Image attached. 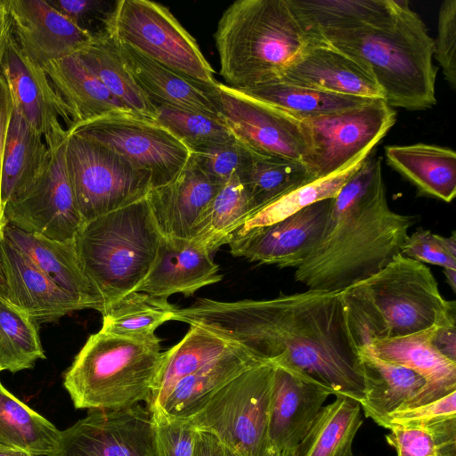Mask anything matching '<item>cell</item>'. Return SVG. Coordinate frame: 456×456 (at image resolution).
I'll return each instance as SVG.
<instances>
[{
    "mask_svg": "<svg viewBox=\"0 0 456 456\" xmlns=\"http://www.w3.org/2000/svg\"><path fill=\"white\" fill-rule=\"evenodd\" d=\"M173 320L200 327L256 359L357 402L366 383L341 292L307 289L271 299L199 298Z\"/></svg>",
    "mask_w": 456,
    "mask_h": 456,
    "instance_id": "6da1fadb",
    "label": "cell"
},
{
    "mask_svg": "<svg viewBox=\"0 0 456 456\" xmlns=\"http://www.w3.org/2000/svg\"><path fill=\"white\" fill-rule=\"evenodd\" d=\"M414 223L389 208L381 158L368 156L332 199L324 235L294 278L308 289L341 292L401 254Z\"/></svg>",
    "mask_w": 456,
    "mask_h": 456,
    "instance_id": "7a4b0ae2",
    "label": "cell"
},
{
    "mask_svg": "<svg viewBox=\"0 0 456 456\" xmlns=\"http://www.w3.org/2000/svg\"><path fill=\"white\" fill-rule=\"evenodd\" d=\"M315 41L364 64L393 109L423 110L436 104L435 41L408 1H400L396 12L380 23L322 32Z\"/></svg>",
    "mask_w": 456,
    "mask_h": 456,
    "instance_id": "3957f363",
    "label": "cell"
},
{
    "mask_svg": "<svg viewBox=\"0 0 456 456\" xmlns=\"http://www.w3.org/2000/svg\"><path fill=\"white\" fill-rule=\"evenodd\" d=\"M341 293L358 347L456 324L455 302L444 298L431 270L402 254Z\"/></svg>",
    "mask_w": 456,
    "mask_h": 456,
    "instance_id": "277c9868",
    "label": "cell"
},
{
    "mask_svg": "<svg viewBox=\"0 0 456 456\" xmlns=\"http://www.w3.org/2000/svg\"><path fill=\"white\" fill-rule=\"evenodd\" d=\"M214 37L220 75L236 90L277 81L314 42L288 0L235 1L223 12Z\"/></svg>",
    "mask_w": 456,
    "mask_h": 456,
    "instance_id": "5b68a950",
    "label": "cell"
},
{
    "mask_svg": "<svg viewBox=\"0 0 456 456\" xmlns=\"http://www.w3.org/2000/svg\"><path fill=\"white\" fill-rule=\"evenodd\" d=\"M161 236L146 197L81 224L74 239L77 261L102 314L142 283Z\"/></svg>",
    "mask_w": 456,
    "mask_h": 456,
    "instance_id": "8992f818",
    "label": "cell"
},
{
    "mask_svg": "<svg viewBox=\"0 0 456 456\" xmlns=\"http://www.w3.org/2000/svg\"><path fill=\"white\" fill-rule=\"evenodd\" d=\"M160 339L92 334L64 375L76 409L115 411L147 402L163 360Z\"/></svg>",
    "mask_w": 456,
    "mask_h": 456,
    "instance_id": "52a82bcc",
    "label": "cell"
},
{
    "mask_svg": "<svg viewBox=\"0 0 456 456\" xmlns=\"http://www.w3.org/2000/svg\"><path fill=\"white\" fill-rule=\"evenodd\" d=\"M105 32L190 79L208 86L218 83L196 40L162 4L149 0L116 1Z\"/></svg>",
    "mask_w": 456,
    "mask_h": 456,
    "instance_id": "ba28073f",
    "label": "cell"
},
{
    "mask_svg": "<svg viewBox=\"0 0 456 456\" xmlns=\"http://www.w3.org/2000/svg\"><path fill=\"white\" fill-rule=\"evenodd\" d=\"M65 163L83 223L138 201L152 189L149 172L111 149L69 132Z\"/></svg>",
    "mask_w": 456,
    "mask_h": 456,
    "instance_id": "9c48e42d",
    "label": "cell"
},
{
    "mask_svg": "<svg viewBox=\"0 0 456 456\" xmlns=\"http://www.w3.org/2000/svg\"><path fill=\"white\" fill-rule=\"evenodd\" d=\"M274 366L252 367L223 387L191 419L240 456H265Z\"/></svg>",
    "mask_w": 456,
    "mask_h": 456,
    "instance_id": "30bf717a",
    "label": "cell"
},
{
    "mask_svg": "<svg viewBox=\"0 0 456 456\" xmlns=\"http://www.w3.org/2000/svg\"><path fill=\"white\" fill-rule=\"evenodd\" d=\"M395 120V109L379 98L302 121L308 145L302 162L312 181L339 173L368 157Z\"/></svg>",
    "mask_w": 456,
    "mask_h": 456,
    "instance_id": "8fae6325",
    "label": "cell"
},
{
    "mask_svg": "<svg viewBox=\"0 0 456 456\" xmlns=\"http://www.w3.org/2000/svg\"><path fill=\"white\" fill-rule=\"evenodd\" d=\"M68 132L104 145L149 172L152 189L171 182L191 156V150L164 126L134 113L102 117Z\"/></svg>",
    "mask_w": 456,
    "mask_h": 456,
    "instance_id": "7c38bea8",
    "label": "cell"
},
{
    "mask_svg": "<svg viewBox=\"0 0 456 456\" xmlns=\"http://www.w3.org/2000/svg\"><path fill=\"white\" fill-rule=\"evenodd\" d=\"M66 139L48 146V157L40 172L6 203V224L52 240L75 239L83 222L67 173Z\"/></svg>",
    "mask_w": 456,
    "mask_h": 456,
    "instance_id": "4fadbf2b",
    "label": "cell"
},
{
    "mask_svg": "<svg viewBox=\"0 0 456 456\" xmlns=\"http://www.w3.org/2000/svg\"><path fill=\"white\" fill-rule=\"evenodd\" d=\"M49 456H159L155 424L148 409L140 404L90 410L61 431Z\"/></svg>",
    "mask_w": 456,
    "mask_h": 456,
    "instance_id": "5bb4252c",
    "label": "cell"
},
{
    "mask_svg": "<svg viewBox=\"0 0 456 456\" xmlns=\"http://www.w3.org/2000/svg\"><path fill=\"white\" fill-rule=\"evenodd\" d=\"M216 93L235 139L260 155L303 160L308 145L301 120L219 82Z\"/></svg>",
    "mask_w": 456,
    "mask_h": 456,
    "instance_id": "9a60e30c",
    "label": "cell"
},
{
    "mask_svg": "<svg viewBox=\"0 0 456 456\" xmlns=\"http://www.w3.org/2000/svg\"><path fill=\"white\" fill-rule=\"evenodd\" d=\"M0 73L8 86L12 103L44 137L47 146L62 141L72 127L69 110L43 65L25 52L12 30L0 58Z\"/></svg>",
    "mask_w": 456,
    "mask_h": 456,
    "instance_id": "2e32d148",
    "label": "cell"
},
{
    "mask_svg": "<svg viewBox=\"0 0 456 456\" xmlns=\"http://www.w3.org/2000/svg\"><path fill=\"white\" fill-rule=\"evenodd\" d=\"M332 199L311 204L275 224L251 231L231 240L234 256L280 268H297L322 240Z\"/></svg>",
    "mask_w": 456,
    "mask_h": 456,
    "instance_id": "e0dca14e",
    "label": "cell"
},
{
    "mask_svg": "<svg viewBox=\"0 0 456 456\" xmlns=\"http://www.w3.org/2000/svg\"><path fill=\"white\" fill-rule=\"evenodd\" d=\"M5 4L12 35L41 65L77 53L94 38L48 0H5Z\"/></svg>",
    "mask_w": 456,
    "mask_h": 456,
    "instance_id": "ac0fdd59",
    "label": "cell"
},
{
    "mask_svg": "<svg viewBox=\"0 0 456 456\" xmlns=\"http://www.w3.org/2000/svg\"><path fill=\"white\" fill-rule=\"evenodd\" d=\"M338 94L383 99L369 69L324 42H312L278 79Z\"/></svg>",
    "mask_w": 456,
    "mask_h": 456,
    "instance_id": "d6986e66",
    "label": "cell"
},
{
    "mask_svg": "<svg viewBox=\"0 0 456 456\" xmlns=\"http://www.w3.org/2000/svg\"><path fill=\"white\" fill-rule=\"evenodd\" d=\"M211 254L197 240L161 236L152 267L135 291L167 298L175 293L192 296L223 279Z\"/></svg>",
    "mask_w": 456,
    "mask_h": 456,
    "instance_id": "ffe728a7",
    "label": "cell"
},
{
    "mask_svg": "<svg viewBox=\"0 0 456 456\" xmlns=\"http://www.w3.org/2000/svg\"><path fill=\"white\" fill-rule=\"evenodd\" d=\"M330 395L327 389L274 366L268 413V448L286 452L296 447Z\"/></svg>",
    "mask_w": 456,
    "mask_h": 456,
    "instance_id": "44dd1931",
    "label": "cell"
},
{
    "mask_svg": "<svg viewBox=\"0 0 456 456\" xmlns=\"http://www.w3.org/2000/svg\"><path fill=\"white\" fill-rule=\"evenodd\" d=\"M223 184L208 176L192 154L169 183L146 196L162 236L191 239L195 224Z\"/></svg>",
    "mask_w": 456,
    "mask_h": 456,
    "instance_id": "7402d4cb",
    "label": "cell"
},
{
    "mask_svg": "<svg viewBox=\"0 0 456 456\" xmlns=\"http://www.w3.org/2000/svg\"><path fill=\"white\" fill-rule=\"evenodd\" d=\"M0 262L7 283L9 304L37 323L53 322L81 304L40 271L24 254L0 237Z\"/></svg>",
    "mask_w": 456,
    "mask_h": 456,
    "instance_id": "603a6c76",
    "label": "cell"
},
{
    "mask_svg": "<svg viewBox=\"0 0 456 456\" xmlns=\"http://www.w3.org/2000/svg\"><path fill=\"white\" fill-rule=\"evenodd\" d=\"M436 328L377 340L370 345L379 358L409 368L425 379L426 386L403 409L428 403L456 391V362L435 347L433 336Z\"/></svg>",
    "mask_w": 456,
    "mask_h": 456,
    "instance_id": "cb8c5ba5",
    "label": "cell"
},
{
    "mask_svg": "<svg viewBox=\"0 0 456 456\" xmlns=\"http://www.w3.org/2000/svg\"><path fill=\"white\" fill-rule=\"evenodd\" d=\"M114 42L126 69L152 104L187 109L222 120L216 86L202 85L150 60L123 43Z\"/></svg>",
    "mask_w": 456,
    "mask_h": 456,
    "instance_id": "d4e9b609",
    "label": "cell"
},
{
    "mask_svg": "<svg viewBox=\"0 0 456 456\" xmlns=\"http://www.w3.org/2000/svg\"><path fill=\"white\" fill-rule=\"evenodd\" d=\"M3 238L83 306L102 312L100 297L79 267L75 240H56L6 224Z\"/></svg>",
    "mask_w": 456,
    "mask_h": 456,
    "instance_id": "484cf974",
    "label": "cell"
},
{
    "mask_svg": "<svg viewBox=\"0 0 456 456\" xmlns=\"http://www.w3.org/2000/svg\"><path fill=\"white\" fill-rule=\"evenodd\" d=\"M43 67L69 110L72 127L109 115L135 114L104 86L77 53L50 61Z\"/></svg>",
    "mask_w": 456,
    "mask_h": 456,
    "instance_id": "4316f807",
    "label": "cell"
},
{
    "mask_svg": "<svg viewBox=\"0 0 456 456\" xmlns=\"http://www.w3.org/2000/svg\"><path fill=\"white\" fill-rule=\"evenodd\" d=\"M263 362L235 346L192 374L179 380L151 410L172 419H190L227 383Z\"/></svg>",
    "mask_w": 456,
    "mask_h": 456,
    "instance_id": "83f0119b",
    "label": "cell"
},
{
    "mask_svg": "<svg viewBox=\"0 0 456 456\" xmlns=\"http://www.w3.org/2000/svg\"><path fill=\"white\" fill-rule=\"evenodd\" d=\"M387 163L422 195L451 202L456 195V153L448 147L417 142L385 147Z\"/></svg>",
    "mask_w": 456,
    "mask_h": 456,
    "instance_id": "f1b7e54d",
    "label": "cell"
},
{
    "mask_svg": "<svg viewBox=\"0 0 456 456\" xmlns=\"http://www.w3.org/2000/svg\"><path fill=\"white\" fill-rule=\"evenodd\" d=\"M366 393L359 403L365 417L378 425L390 413L402 410L426 386L425 379L403 365L377 356L370 346L359 347Z\"/></svg>",
    "mask_w": 456,
    "mask_h": 456,
    "instance_id": "f546056e",
    "label": "cell"
},
{
    "mask_svg": "<svg viewBox=\"0 0 456 456\" xmlns=\"http://www.w3.org/2000/svg\"><path fill=\"white\" fill-rule=\"evenodd\" d=\"M301 28L315 42L326 31H345L380 23L391 18L395 0H288Z\"/></svg>",
    "mask_w": 456,
    "mask_h": 456,
    "instance_id": "4dcf8cb0",
    "label": "cell"
},
{
    "mask_svg": "<svg viewBox=\"0 0 456 456\" xmlns=\"http://www.w3.org/2000/svg\"><path fill=\"white\" fill-rule=\"evenodd\" d=\"M48 153L49 148L44 137L34 130L12 103L2 164L1 197L4 208L37 176Z\"/></svg>",
    "mask_w": 456,
    "mask_h": 456,
    "instance_id": "1f68e13d",
    "label": "cell"
},
{
    "mask_svg": "<svg viewBox=\"0 0 456 456\" xmlns=\"http://www.w3.org/2000/svg\"><path fill=\"white\" fill-rule=\"evenodd\" d=\"M323 406L303 440L282 456H354L352 444L362 423L359 402L337 395Z\"/></svg>",
    "mask_w": 456,
    "mask_h": 456,
    "instance_id": "d6a6232c",
    "label": "cell"
},
{
    "mask_svg": "<svg viewBox=\"0 0 456 456\" xmlns=\"http://www.w3.org/2000/svg\"><path fill=\"white\" fill-rule=\"evenodd\" d=\"M235 346L197 326H191L182 340L164 352L163 360L147 400L154 408L182 379L218 359Z\"/></svg>",
    "mask_w": 456,
    "mask_h": 456,
    "instance_id": "836d02e7",
    "label": "cell"
},
{
    "mask_svg": "<svg viewBox=\"0 0 456 456\" xmlns=\"http://www.w3.org/2000/svg\"><path fill=\"white\" fill-rule=\"evenodd\" d=\"M85 65L133 112L156 121L155 108L126 69L114 40L100 34L77 53Z\"/></svg>",
    "mask_w": 456,
    "mask_h": 456,
    "instance_id": "e575fe53",
    "label": "cell"
},
{
    "mask_svg": "<svg viewBox=\"0 0 456 456\" xmlns=\"http://www.w3.org/2000/svg\"><path fill=\"white\" fill-rule=\"evenodd\" d=\"M238 91L273 105L301 121L346 110L370 100L325 92L281 80Z\"/></svg>",
    "mask_w": 456,
    "mask_h": 456,
    "instance_id": "d590c367",
    "label": "cell"
},
{
    "mask_svg": "<svg viewBox=\"0 0 456 456\" xmlns=\"http://www.w3.org/2000/svg\"><path fill=\"white\" fill-rule=\"evenodd\" d=\"M61 431L4 387L0 381V447L49 456Z\"/></svg>",
    "mask_w": 456,
    "mask_h": 456,
    "instance_id": "8d00e7d4",
    "label": "cell"
},
{
    "mask_svg": "<svg viewBox=\"0 0 456 456\" xmlns=\"http://www.w3.org/2000/svg\"><path fill=\"white\" fill-rule=\"evenodd\" d=\"M176 309L167 297L133 291L102 314L101 330L133 339L153 340L158 338L156 330L173 320Z\"/></svg>",
    "mask_w": 456,
    "mask_h": 456,
    "instance_id": "74e56055",
    "label": "cell"
},
{
    "mask_svg": "<svg viewBox=\"0 0 456 456\" xmlns=\"http://www.w3.org/2000/svg\"><path fill=\"white\" fill-rule=\"evenodd\" d=\"M250 211L247 192L240 177L233 175L205 208L190 240L204 244L213 253L228 243Z\"/></svg>",
    "mask_w": 456,
    "mask_h": 456,
    "instance_id": "f35d334b",
    "label": "cell"
},
{
    "mask_svg": "<svg viewBox=\"0 0 456 456\" xmlns=\"http://www.w3.org/2000/svg\"><path fill=\"white\" fill-rule=\"evenodd\" d=\"M366 158L339 173L298 187L253 210L232 234L228 243L251 231L281 221L314 202L335 198Z\"/></svg>",
    "mask_w": 456,
    "mask_h": 456,
    "instance_id": "ab89813d",
    "label": "cell"
},
{
    "mask_svg": "<svg viewBox=\"0 0 456 456\" xmlns=\"http://www.w3.org/2000/svg\"><path fill=\"white\" fill-rule=\"evenodd\" d=\"M251 211L312 183L302 161L258 154L240 177Z\"/></svg>",
    "mask_w": 456,
    "mask_h": 456,
    "instance_id": "60d3db41",
    "label": "cell"
},
{
    "mask_svg": "<svg viewBox=\"0 0 456 456\" xmlns=\"http://www.w3.org/2000/svg\"><path fill=\"white\" fill-rule=\"evenodd\" d=\"M37 322L9 303L0 302V368L12 373L30 369L45 352Z\"/></svg>",
    "mask_w": 456,
    "mask_h": 456,
    "instance_id": "b9f144b4",
    "label": "cell"
},
{
    "mask_svg": "<svg viewBox=\"0 0 456 456\" xmlns=\"http://www.w3.org/2000/svg\"><path fill=\"white\" fill-rule=\"evenodd\" d=\"M153 105L156 121L191 151L235 139L222 120L187 109L160 103Z\"/></svg>",
    "mask_w": 456,
    "mask_h": 456,
    "instance_id": "7bdbcfd3",
    "label": "cell"
},
{
    "mask_svg": "<svg viewBox=\"0 0 456 456\" xmlns=\"http://www.w3.org/2000/svg\"><path fill=\"white\" fill-rule=\"evenodd\" d=\"M191 154L202 170L220 184L233 175L240 177L258 155L237 139L198 148Z\"/></svg>",
    "mask_w": 456,
    "mask_h": 456,
    "instance_id": "ee69618b",
    "label": "cell"
},
{
    "mask_svg": "<svg viewBox=\"0 0 456 456\" xmlns=\"http://www.w3.org/2000/svg\"><path fill=\"white\" fill-rule=\"evenodd\" d=\"M401 254L421 263L456 269V237H444L429 230L418 229L409 234L402 248Z\"/></svg>",
    "mask_w": 456,
    "mask_h": 456,
    "instance_id": "f6af8a7d",
    "label": "cell"
},
{
    "mask_svg": "<svg viewBox=\"0 0 456 456\" xmlns=\"http://www.w3.org/2000/svg\"><path fill=\"white\" fill-rule=\"evenodd\" d=\"M456 391L428 403L395 411L386 417L381 427L392 426L428 428L449 418L456 417Z\"/></svg>",
    "mask_w": 456,
    "mask_h": 456,
    "instance_id": "bcb514c9",
    "label": "cell"
},
{
    "mask_svg": "<svg viewBox=\"0 0 456 456\" xmlns=\"http://www.w3.org/2000/svg\"><path fill=\"white\" fill-rule=\"evenodd\" d=\"M155 424L159 456H192L196 428L190 420L150 411Z\"/></svg>",
    "mask_w": 456,
    "mask_h": 456,
    "instance_id": "7dc6e473",
    "label": "cell"
},
{
    "mask_svg": "<svg viewBox=\"0 0 456 456\" xmlns=\"http://www.w3.org/2000/svg\"><path fill=\"white\" fill-rule=\"evenodd\" d=\"M434 57L449 86H456V0H444L439 8Z\"/></svg>",
    "mask_w": 456,
    "mask_h": 456,
    "instance_id": "c3c4849f",
    "label": "cell"
},
{
    "mask_svg": "<svg viewBox=\"0 0 456 456\" xmlns=\"http://www.w3.org/2000/svg\"><path fill=\"white\" fill-rule=\"evenodd\" d=\"M60 12L84 31L96 37L105 32L115 2L103 0H48Z\"/></svg>",
    "mask_w": 456,
    "mask_h": 456,
    "instance_id": "681fc988",
    "label": "cell"
},
{
    "mask_svg": "<svg viewBox=\"0 0 456 456\" xmlns=\"http://www.w3.org/2000/svg\"><path fill=\"white\" fill-rule=\"evenodd\" d=\"M386 436L387 443L397 456H439L434 436L424 428L392 426Z\"/></svg>",
    "mask_w": 456,
    "mask_h": 456,
    "instance_id": "f907efd6",
    "label": "cell"
},
{
    "mask_svg": "<svg viewBox=\"0 0 456 456\" xmlns=\"http://www.w3.org/2000/svg\"><path fill=\"white\" fill-rule=\"evenodd\" d=\"M12 109V99L8 86L0 73V237L3 234V229L6 224L4 216V207L1 197V176L3 155L5 142L6 130Z\"/></svg>",
    "mask_w": 456,
    "mask_h": 456,
    "instance_id": "816d5d0a",
    "label": "cell"
},
{
    "mask_svg": "<svg viewBox=\"0 0 456 456\" xmlns=\"http://www.w3.org/2000/svg\"><path fill=\"white\" fill-rule=\"evenodd\" d=\"M192 456H240L212 433L196 429Z\"/></svg>",
    "mask_w": 456,
    "mask_h": 456,
    "instance_id": "f5cc1de1",
    "label": "cell"
},
{
    "mask_svg": "<svg viewBox=\"0 0 456 456\" xmlns=\"http://www.w3.org/2000/svg\"><path fill=\"white\" fill-rule=\"evenodd\" d=\"M433 344L442 354L456 362V324L437 327L433 336Z\"/></svg>",
    "mask_w": 456,
    "mask_h": 456,
    "instance_id": "db71d44e",
    "label": "cell"
},
{
    "mask_svg": "<svg viewBox=\"0 0 456 456\" xmlns=\"http://www.w3.org/2000/svg\"><path fill=\"white\" fill-rule=\"evenodd\" d=\"M11 32V24L5 0H0V58Z\"/></svg>",
    "mask_w": 456,
    "mask_h": 456,
    "instance_id": "11a10c76",
    "label": "cell"
},
{
    "mask_svg": "<svg viewBox=\"0 0 456 456\" xmlns=\"http://www.w3.org/2000/svg\"><path fill=\"white\" fill-rule=\"evenodd\" d=\"M0 302L9 303L5 274L0 262Z\"/></svg>",
    "mask_w": 456,
    "mask_h": 456,
    "instance_id": "9f6ffc18",
    "label": "cell"
},
{
    "mask_svg": "<svg viewBox=\"0 0 456 456\" xmlns=\"http://www.w3.org/2000/svg\"><path fill=\"white\" fill-rule=\"evenodd\" d=\"M0 456H36L27 451L0 447Z\"/></svg>",
    "mask_w": 456,
    "mask_h": 456,
    "instance_id": "6f0895ef",
    "label": "cell"
},
{
    "mask_svg": "<svg viewBox=\"0 0 456 456\" xmlns=\"http://www.w3.org/2000/svg\"><path fill=\"white\" fill-rule=\"evenodd\" d=\"M446 281L453 291L456 288V269H444Z\"/></svg>",
    "mask_w": 456,
    "mask_h": 456,
    "instance_id": "680465c9",
    "label": "cell"
},
{
    "mask_svg": "<svg viewBox=\"0 0 456 456\" xmlns=\"http://www.w3.org/2000/svg\"><path fill=\"white\" fill-rule=\"evenodd\" d=\"M265 456H282V452L277 451L275 449L268 448Z\"/></svg>",
    "mask_w": 456,
    "mask_h": 456,
    "instance_id": "91938a15",
    "label": "cell"
},
{
    "mask_svg": "<svg viewBox=\"0 0 456 456\" xmlns=\"http://www.w3.org/2000/svg\"><path fill=\"white\" fill-rule=\"evenodd\" d=\"M0 371H2L1 368H0Z\"/></svg>",
    "mask_w": 456,
    "mask_h": 456,
    "instance_id": "94428289",
    "label": "cell"
}]
</instances>
